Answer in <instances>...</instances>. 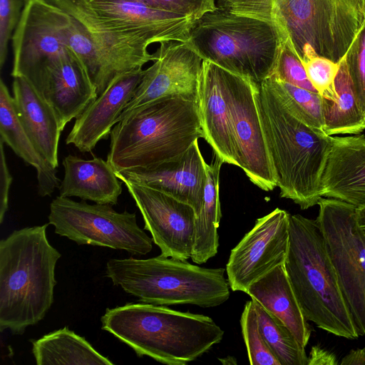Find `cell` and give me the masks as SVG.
Returning <instances> with one entry per match:
<instances>
[{
  "instance_id": "1",
  "label": "cell",
  "mask_w": 365,
  "mask_h": 365,
  "mask_svg": "<svg viewBox=\"0 0 365 365\" xmlns=\"http://www.w3.org/2000/svg\"><path fill=\"white\" fill-rule=\"evenodd\" d=\"M257 98L279 195L302 210L317 205L331 136L293 116L265 81Z\"/></svg>"
},
{
  "instance_id": "2",
  "label": "cell",
  "mask_w": 365,
  "mask_h": 365,
  "mask_svg": "<svg viewBox=\"0 0 365 365\" xmlns=\"http://www.w3.org/2000/svg\"><path fill=\"white\" fill-rule=\"evenodd\" d=\"M102 329L147 356L168 365H186L220 343L224 331L206 315L163 305L128 303L106 309Z\"/></svg>"
},
{
  "instance_id": "3",
  "label": "cell",
  "mask_w": 365,
  "mask_h": 365,
  "mask_svg": "<svg viewBox=\"0 0 365 365\" xmlns=\"http://www.w3.org/2000/svg\"><path fill=\"white\" fill-rule=\"evenodd\" d=\"M49 223L14 230L0 241V331L22 334L53 302L61 253L48 242Z\"/></svg>"
},
{
  "instance_id": "4",
  "label": "cell",
  "mask_w": 365,
  "mask_h": 365,
  "mask_svg": "<svg viewBox=\"0 0 365 365\" xmlns=\"http://www.w3.org/2000/svg\"><path fill=\"white\" fill-rule=\"evenodd\" d=\"M110 138L106 160L115 171L175 159L204 138L197 101L164 98L145 104L117 123Z\"/></svg>"
},
{
  "instance_id": "5",
  "label": "cell",
  "mask_w": 365,
  "mask_h": 365,
  "mask_svg": "<svg viewBox=\"0 0 365 365\" xmlns=\"http://www.w3.org/2000/svg\"><path fill=\"white\" fill-rule=\"evenodd\" d=\"M284 266L307 320L338 336H359L316 220L289 215Z\"/></svg>"
},
{
  "instance_id": "6",
  "label": "cell",
  "mask_w": 365,
  "mask_h": 365,
  "mask_svg": "<svg viewBox=\"0 0 365 365\" xmlns=\"http://www.w3.org/2000/svg\"><path fill=\"white\" fill-rule=\"evenodd\" d=\"M187 42L203 60L260 84L284 39L273 22L217 7L194 22Z\"/></svg>"
},
{
  "instance_id": "7",
  "label": "cell",
  "mask_w": 365,
  "mask_h": 365,
  "mask_svg": "<svg viewBox=\"0 0 365 365\" xmlns=\"http://www.w3.org/2000/svg\"><path fill=\"white\" fill-rule=\"evenodd\" d=\"M225 271L160 255L145 259H110L106 274L114 285L142 302L209 308L223 304L230 297Z\"/></svg>"
},
{
  "instance_id": "8",
  "label": "cell",
  "mask_w": 365,
  "mask_h": 365,
  "mask_svg": "<svg viewBox=\"0 0 365 365\" xmlns=\"http://www.w3.org/2000/svg\"><path fill=\"white\" fill-rule=\"evenodd\" d=\"M69 18L66 44L82 62L98 96L118 77L153 61L152 43L142 34L115 26L88 0H47Z\"/></svg>"
},
{
  "instance_id": "9",
  "label": "cell",
  "mask_w": 365,
  "mask_h": 365,
  "mask_svg": "<svg viewBox=\"0 0 365 365\" xmlns=\"http://www.w3.org/2000/svg\"><path fill=\"white\" fill-rule=\"evenodd\" d=\"M272 19L302 62L344 57L365 24L363 0H271Z\"/></svg>"
},
{
  "instance_id": "10",
  "label": "cell",
  "mask_w": 365,
  "mask_h": 365,
  "mask_svg": "<svg viewBox=\"0 0 365 365\" xmlns=\"http://www.w3.org/2000/svg\"><path fill=\"white\" fill-rule=\"evenodd\" d=\"M316 219L329 258L359 336L365 335V237L354 205L321 197Z\"/></svg>"
},
{
  "instance_id": "11",
  "label": "cell",
  "mask_w": 365,
  "mask_h": 365,
  "mask_svg": "<svg viewBox=\"0 0 365 365\" xmlns=\"http://www.w3.org/2000/svg\"><path fill=\"white\" fill-rule=\"evenodd\" d=\"M48 219L56 234L79 245L107 247L133 255H144L153 249V239L138 226L135 213L118 212L111 205L58 196L50 204Z\"/></svg>"
},
{
  "instance_id": "12",
  "label": "cell",
  "mask_w": 365,
  "mask_h": 365,
  "mask_svg": "<svg viewBox=\"0 0 365 365\" xmlns=\"http://www.w3.org/2000/svg\"><path fill=\"white\" fill-rule=\"evenodd\" d=\"M68 15L47 0H25L12 38L13 78H26L38 93L47 67L68 47Z\"/></svg>"
},
{
  "instance_id": "13",
  "label": "cell",
  "mask_w": 365,
  "mask_h": 365,
  "mask_svg": "<svg viewBox=\"0 0 365 365\" xmlns=\"http://www.w3.org/2000/svg\"><path fill=\"white\" fill-rule=\"evenodd\" d=\"M237 167L264 191L277 187L257 98L256 83L225 70Z\"/></svg>"
},
{
  "instance_id": "14",
  "label": "cell",
  "mask_w": 365,
  "mask_h": 365,
  "mask_svg": "<svg viewBox=\"0 0 365 365\" xmlns=\"http://www.w3.org/2000/svg\"><path fill=\"white\" fill-rule=\"evenodd\" d=\"M289 215L276 208L258 218L231 250L225 270L232 291L247 293L252 284L284 264L289 242Z\"/></svg>"
},
{
  "instance_id": "15",
  "label": "cell",
  "mask_w": 365,
  "mask_h": 365,
  "mask_svg": "<svg viewBox=\"0 0 365 365\" xmlns=\"http://www.w3.org/2000/svg\"><path fill=\"white\" fill-rule=\"evenodd\" d=\"M153 64L145 70L134 96L117 120L133 110L164 98L197 101L203 59L187 41L160 43L153 53Z\"/></svg>"
},
{
  "instance_id": "16",
  "label": "cell",
  "mask_w": 365,
  "mask_h": 365,
  "mask_svg": "<svg viewBox=\"0 0 365 365\" xmlns=\"http://www.w3.org/2000/svg\"><path fill=\"white\" fill-rule=\"evenodd\" d=\"M161 255L181 260L191 258L195 235L193 207L156 189L124 181Z\"/></svg>"
},
{
  "instance_id": "17",
  "label": "cell",
  "mask_w": 365,
  "mask_h": 365,
  "mask_svg": "<svg viewBox=\"0 0 365 365\" xmlns=\"http://www.w3.org/2000/svg\"><path fill=\"white\" fill-rule=\"evenodd\" d=\"M205 161L196 140L182 155L148 168L115 171L122 182L145 185L185 202L200 213L207 174Z\"/></svg>"
},
{
  "instance_id": "18",
  "label": "cell",
  "mask_w": 365,
  "mask_h": 365,
  "mask_svg": "<svg viewBox=\"0 0 365 365\" xmlns=\"http://www.w3.org/2000/svg\"><path fill=\"white\" fill-rule=\"evenodd\" d=\"M225 71L203 60L197 104L203 138L224 163L237 166Z\"/></svg>"
},
{
  "instance_id": "19",
  "label": "cell",
  "mask_w": 365,
  "mask_h": 365,
  "mask_svg": "<svg viewBox=\"0 0 365 365\" xmlns=\"http://www.w3.org/2000/svg\"><path fill=\"white\" fill-rule=\"evenodd\" d=\"M143 74V68L118 77L78 115L66 139L81 153H90L97 143L108 138L123 110L135 95Z\"/></svg>"
},
{
  "instance_id": "20",
  "label": "cell",
  "mask_w": 365,
  "mask_h": 365,
  "mask_svg": "<svg viewBox=\"0 0 365 365\" xmlns=\"http://www.w3.org/2000/svg\"><path fill=\"white\" fill-rule=\"evenodd\" d=\"M38 94L53 108L63 130L98 98L82 62L69 48L46 69Z\"/></svg>"
},
{
  "instance_id": "21",
  "label": "cell",
  "mask_w": 365,
  "mask_h": 365,
  "mask_svg": "<svg viewBox=\"0 0 365 365\" xmlns=\"http://www.w3.org/2000/svg\"><path fill=\"white\" fill-rule=\"evenodd\" d=\"M110 24L143 34L152 43L187 41L194 22L191 18L151 8L137 0H88Z\"/></svg>"
},
{
  "instance_id": "22",
  "label": "cell",
  "mask_w": 365,
  "mask_h": 365,
  "mask_svg": "<svg viewBox=\"0 0 365 365\" xmlns=\"http://www.w3.org/2000/svg\"><path fill=\"white\" fill-rule=\"evenodd\" d=\"M322 179V196L365 206V135L331 136Z\"/></svg>"
},
{
  "instance_id": "23",
  "label": "cell",
  "mask_w": 365,
  "mask_h": 365,
  "mask_svg": "<svg viewBox=\"0 0 365 365\" xmlns=\"http://www.w3.org/2000/svg\"><path fill=\"white\" fill-rule=\"evenodd\" d=\"M12 91L15 110L24 130L40 155L57 168L63 129L56 112L23 77L14 78Z\"/></svg>"
},
{
  "instance_id": "24",
  "label": "cell",
  "mask_w": 365,
  "mask_h": 365,
  "mask_svg": "<svg viewBox=\"0 0 365 365\" xmlns=\"http://www.w3.org/2000/svg\"><path fill=\"white\" fill-rule=\"evenodd\" d=\"M64 177L59 196L78 197L98 204H118L121 182L111 165L101 158L85 160L68 155L63 160Z\"/></svg>"
},
{
  "instance_id": "25",
  "label": "cell",
  "mask_w": 365,
  "mask_h": 365,
  "mask_svg": "<svg viewBox=\"0 0 365 365\" xmlns=\"http://www.w3.org/2000/svg\"><path fill=\"white\" fill-rule=\"evenodd\" d=\"M247 294L277 317L306 346L310 328L287 275L284 264L250 285Z\"/></svg>"
},
{
  "instance_id": "26",
  "label": "cell",
  "mask_w": 365,
  "mask_h": 365,
  "mask_svg": "<svg viewBox=\"0 0 365 365\" xmlns=\"http://www.w3.org/2000/svg\"><path fill=\"white\" fill-rule=\"evenodd\" d=\"M0 138L37 172L38 193L51 195L61 181L56 168L46 162L36 150L15 110L13 97L2 79L0 81Z\"/></svg>"
},
{
  "instance_id": "27",
  "label": "cell",
  "mask_w": 365,
  "mask_h": 365,
  "mask_svg": "<svg viewBox=\"0 0 365 365\" xmlns=\"http://www.w3.org/2000/svg\"><path fill=\"white\" fill-rule=\"evenodd\" d=\"M321 97L327 135H357L365 130V115L355 97L344 57L333 87Z\"/></svg>"
},
{
  "instance_id": "28",
  "label": "cell",
  "mask_w": 365,
  "mask_h": 365,
  "mask_svg": "<svg viewBox=\"0 0 365 365\" xmlns=\"http://www.w3.org/2000/svg\"><path fill=\"white\" fill-rule=\"evenodd\" d=\"M222 160L215 155L210 164L205 163L206 182L202 204L195 218V235L191 259L198 264L205 263L217 253L219 235L217 229L222 217L219 182Z\"/></svg>"
},
{
  "instance_id": "29",
  "label": "cell",
  "mask_w": 365,
  "mask_h": 365,
  "mask_svg": "<svg viewBox=\"0 0 365 365\" xmlns=\"http://www.w3.org/2000/svg\"><path fill=\"white\" fill-rule=\"evenodd\" d=\"M32 352L37 365H113L83 337L67 327L32 341Z\"/></svg>"
},
{
  "instance_id": "30",
  "label": "cell",
  "mask_w": 365,
  "mask_h": 365,
  "mask_svg": "<svg viewBox=\"0 0 365 365\" xmlns=\"http://www.w3.org/2000/svg\"><path fill=\"white\" fill-rule=\"evenodd\" d=\"M258 316L259 329L269 347L281 365H307L305 347L274 315L252 299Z\"/></svg>"
},
{
  "instance_id": "31",
  "label": "cell",
  "mask_w": 365,
  "mask_h": 365,
  "mask_svg": "<svg viewBox=\"0 0 365 365\" xmlns=\"http://www.w3.org/2000/svg\"><path fill=\"white\" fill-rule=\"evenodd\" d=\"M273 93L296 118L314 129L324 132L322 97L318 93L276 80H264Z\"/></svg>"
},
{
  "instance_id": "32",
  "label": "cell",
  "mask_w": 365,
  "mask_h": 365,
  "mask_svg": "<svg viewBox=\"0 0 365 365\" xmlns=\"http://www.w3.org/2000/svg\"><path fill=\"white\" fill-rule=\"evenodd\" d=\"M242 334L252 365H281L259 329L253 300L246 302L240 318Z\"/></svg>"
},
{
  "instance_id": "33",
  "label": "cell",
  "mask_w": 365,
  "mask_h": 365,
  "mask_svg": "<svg viewBox=\"0 0 365 365\" xmlns=\"http://www.w3.org/2000/svg\"><path fill=\"white\" fill-rule=\"evenodd\" d=\"M270 76L277 81L318 93L309 81L302 61L286 41L282 43Z\"/></svg>"
},
{
  "instance_id": "34",
  "label": "cell",
  "mask_w": 365,
  "mask_h": 365,
  "mask_svg": "<svg viewBox=\"0 0 365 365\" xmlns=\"http://www.w3.org/2000/svg\"><path fill=\"white\" fill-rule=\"evenodd\" d=\"M352 88L365 115V24L344 56Z\"/></svg>"
},
{
  "instance_id": "35",
  "label": "cell",
  "mask_w": 365,
  "mask_h": 365,
  "mask_svg": "<svg viewBox=\"0 0 365 365\" xmlns=\"http://www.w3.org/2000/svg\"><path fill=\"white\" fill-rule=\"evenodd\" d=\"M161 11L197 20L217 9L216 0H137Z\"/></svg>"
},
{
  "instance_id": "36",
  "label": "cell",
  "mask_w": 365,
  "mask_h": 365,
  "mask_svg": "<svg viewBox=\"0 0 365 365\" xmlns=\"http://www.w3.org/2000/svg\"><path fill=\"white\" fill-rule=\"evenodd\" d=\"M25 0H0V67L4 66L8 44L21 16Z\"/></svg>"
},
{
  "instance_id": "37",
  "label": "cell",
  "mask_w": 365,
  "mask_h": 365,
  "mask_svg": "<svg viewBox=\"0 0 365 365\" xmlns=\"http://www.w3.org/2000/svg\"><path fill=\"white\" fill-rule=\"evenodd\" d=\"M302 63L309 81L320 96L333 87L339 63L322 56H315Z\"/></svg>"
},
{
  "instance_id": "38",
  "label": "cell",
  "mask_w": 365,
  "mask_h": 365,
  "mask_svg": "<svg viewBox=\"0 0 365 365\" xmlns=\"http://www.w3.org/2000/svg\"><path fill=\"white\" fill-rule=\"evenodd\" d=\"M216 4L218 8L273 22L271 0H216Z\"/></svg>"
},
{
  "instance_id": "39",
  "label": "cell",
  "mask_w": 365,
  "mask_h": 365,
  "mask_svg": "<svg viewBox=\"0 0 365 365\" xmlns=\"http://www.w3.org/2000/svg\"><path fill=\"white\" fill-rule=\"evenodd\" d=\"M4 142L0 138V223L4 221L9 207V195L12 176L7 166L4 153Z\"/></svg>"
},
{
  "instance_id": "40",
  "label": "cell",
  "mask_w": 365,
  "mask_h": 365,
  "mask_svg": "<svg viewBox=\"0 0 365 365\" xmlns=\"http://www.w3.org/2000/svg\"><path fill=\"white\" fill-rule=\"evenodd\" d=\"M336 355L318 346H313L308 356L307 365H336Z\"/></svg>"
},
{
  "instance_id": "41",
  "label": "cell",
  "mask_w": 365,
  "mask_h": 365,
  "mask_svg": "<svg viewBox=\"0 0 365 365\" xmlns=\"http://www.w3.org/2000/svg\"><path fill=\"white\" fill-rule=\"evenodd\" d=\"M341 365H365V347L351 350L341 360Z\"/></svg>"
},
{
  "instance_id": "42",
  "label": "cell",
  "mask_w": 365,
  "mask_h": 365,
  "mask_svg": "<svg viewBox=\"0 0 365 365\" xmlns=\"http://www.w3.org/2000/svg\"><path fill=\"white\" fill-rule=\"evenodd\" d=\"M356 220L359 229L365 237V206L356 208Z\"/></svg>"
},
{
  "instance_id": "43",
  "label": "cell",
  "mask_w": 365,
  "mask_h": 365,
  "mask_svg": "<svg viewBox=\"0 0 365 365\" xmlns=\"http://www.w3.org/2000/svg\"><path fill=\"white\" fill-rule=\"evenodd\" d=\"M364 1V9H365V0H363Z\"/></svg>"
}]
</instances>
